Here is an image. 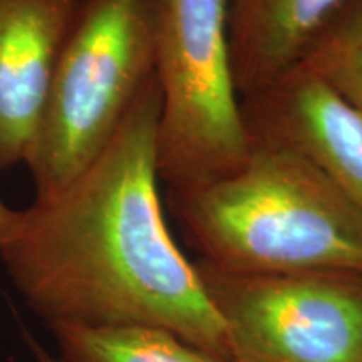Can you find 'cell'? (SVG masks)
Segmentation results:
<instances>
[{"label":"cell","instance_id":"1","mask_svg":"<svg viewBox=\"0 0 362 362\" xmlns=\"http://www.w3.org/2000/svg\"><path fill=\"white\" fill-rule=\"evenodd\" d=\"M160 112L155 74L101 155L19 210L0 259L47 325H155L232 362L223 324L163 214Z\"/></svg>","mask_w":362,"mask_h":362},{"label":"cell","instance_id":"2","mask_svg":"<svg viewBox=\"0 0 362 362\" xmlns=\"http://www.w3.org/2000/svg\"><path fill=\"white\" fill-rule=\"evenodd\" d=\"M166 203L185 242L218 270L362 274V214L320 166L285 144L252 139L238 170L168 189Z\"/></svg>","mask_w":362,"mask_h":362},{"label":"cell","instance_id":"3","mask_svg":"<svg viewBox=\"0 0 362 362\" xmlns=\"http://www.w3.org/2000/svg\"><path fill=\"white\" fill-rule=\"evenodd\" d=\"M165 0H79L25 163L35 198L83 173L156 74Z\"/></svg>","mask_w":362,"mask_h":362},{"label":"cell","instance_id":"4","mask_svg":"<svg viewBox=\"0 0 362 362\" xmlns=\"http://www.w3.org/2000/svg\"><path fill=\"white\" fill-rule=\"evenodd\" d=\"M230 0H165L158 35V176L168 189L233 173L252 139L228 42Z\"/></svg>","mask_w":362,"mask_h":362},{"label":"cell","instance_id":"5","mask_svg":"<svg viewBox=\"0 0 362 362\" xmlns=\"http://www.w3.org/2000/svg\"><path fill=\"white\" fill-rule=\"evenodd\" d=\"M194 269L232 362H362V274Z\"/></svg>","mask_w":362,"mask_h":362},{"label":"cell","instance_id":"6","mask_svg":"<svg viewBox=\"0 0 362 362\" xmlns=\"http://www.w3.org/2000/svg\"><path fill=\"white\" fill-rule=\"evenodd\" d=\"M240 107L252 139L310 158L362 214V119L322 81L297 67Z\"/></svg>","mask_w":362,"mask_h":362},{"label":"cell","instance_id":"7","mask_svg":"<svg viewBox=\"0 0 362 362\" xmlns=\"http://www.w3.org/2000/svg\"><path fill=\"white\" fill-rule=\"evenodd\" d=\"M79 0H0V171L25 161Z\"/></svg>","mask_w":362,"mask_h":362},{"label":"cell","instance_id":"8","mask_svg":"<svg viewBox=\"0 0 362 362\" xmlns=\"http://www.w3.org/2000/svg\"><path fill=\"white\" fill-rule=\"evenodd\" d=\"M347 2L230 0V57L240 99L262 93L296 71Z\"/></svg>","mask_w":362,"mask_h":362},{"label":"cell","instance_id":"9","mask_svg":"<svg viewBox=\"0 0 362 362\" xmlns=\"http://www.w3.org/2000/svg\"><path fill=\"white\" fill-rule=\"evenodd\" d=\"M62 362H226L155 325H47Z\"/></svg>","mask_w":362,"mask_h":362},{"label":"cell","instance_id":"10","mask_svg":"<svg viewBox=\"0 0 362 362\" xmlns=\"http://www.w3.org/2000/svg\"><path fill=\"white\" fill-rule=\"evenodd\" d=\"M298 67L322 81L362 119V0H349L337 12Z\"/></svg>","mask_w":362,"mask_h":362},{"label":"cell","instance_id":"11","mask_svg":"<svg viewBox=\"0 0 362 362\" xmlns=\"http://www.w3.org/2000/svg\"><path fill=\"white\" fill-rule=\"evenodd\" d=\"M17 214H19V210H12V208H8L0 202V248L7 242V238L11 237L17 221Z\"/></svg>","mask_w":362,"mask_h":362},{"label":"cell","instance_id":"12","mask_svg":"<svg viewBox=\"0 0 362 362\" xmlns=\"http://www.w3.org/2000/svg\"><path fill=\"white\" fill-rule=\"evenodd\" d=\"M25 339H27V344H29L30 352H33L35 362H62L59 357L52 356L47 349H44V347L40 346L35 339H33L30 336H25Z\"/></svg>","mask_w":362,"mask_h":362}]
</instances>
